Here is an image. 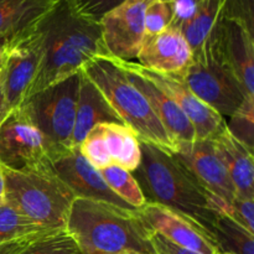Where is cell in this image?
<instances>
[{
    "mask_svg": "<svg viewBox=\"0 0 254 254\" xmlns=\"http://www.w3.org/2000/svg\"><path fill=\"white\" fill-rule=\"evenodd\" d=\"M36 27L42 39L44 59L29 97L78 73L96 57L108 55L99 24L74 14L64 0L41 17Z\"/></svg>",
    "mask_w": 254,
    "mask_h": 254,
    "instance_id": "6da1fadb",
    "label": "cell"
},
{
    "mask_svg": "<svg viewBox=\"0 0 254 254\" xmlns=\"http://www.w3.org/2000/svg\"><path fill=\"white\" fill-rule=\"evenodd\" d=\"M141 160L131 173L146 202L158 203L185 216L212 237L220 213L210 193L174 156L149 143L140 141Z\"/></svg>",
    "mask_w": 254,
    "mask_h": 254,
    "instance_id": "7a4b0ae2",
    "label": "cell"
},
{
    "mask_svg": "<svg viewBox=\"0 0 254 254\" xmlns=\"http://www.w3.org/2000/svg\"><path fill=\"white\" fill-rule=\"evenodd\" d=\"M64 228L83 254H155L136 208L76 197Z\"/></svg>",
    "mask_w": 254,
    "mask_h": 254,
    "instance_id": "3957f363",
    "label": "cell"
},
{
    "mask_svg": "<svg viewBox=\"0 0 254 254\" xmlns=\"http://www.w3.org/2000/svg\"><path fill=\"white\" fill-rule=\"evenodd\" d=\"M82 71L99 88L123 124L134 130L139 140L169 154L175 145L151 109L148 99L129 79L121 61L109 55L89 61Z\"/></svg>",
    "mask_w": 254,
    "mask_h": 254,
    "instance_id": "277c9868",
    "label": "cell"
},
{
    "mask_svg": "<svg viewBox=\"0 0 254 254\" xmlns=\"http://www.w3.org/2000/svg\"><path fill=\"white\" fill-rule=\"evenodd\" d=\"M2 170L5 202L45 231L64 228L74 195L52 165L24 171Z\"/></svg>",
    "mask_w": 254,
    "mask_h": 254,
    "instance_id": "5b68a950",
    "label": "cell"
},
{
    "mask_svg": "<svg viewBox=\"0 0 254 254\" xmlns=\"http://www.w3.org/2000/svg\"><path fill=\"white\" fill-rule=\"evenodd\" d=\"M181 77L201 101L223 118L235 114L248 98H254L246 92L226 61L217 24L201 49L193 52L192 62Z\"/></svg>",
    "mask_w": 254,
    "mask_h": 254,
    "instance_id": "8992f818",
    "label": "cell"
},
{
    "mask_svg": "<svg viewBox=\"0 0 254 254\" xmlns=\"http://www.w3.org/2000/svg\"><path fill=\"white\" fill-rule=\"evenodd\" d=\"M78 86L79 72L36 92L21 103L32 123L46 139L51 161L76 148L72 145V134Z\"/></svg>",
    "mask_w": 254,
    "mask_h": 254,
    "instance_id": "52a82bcc",
    "label": "cell"
},
{
    "mask_svg": "<svg viewBox=\"0 0 254 254\" xmlns=\"http://www.w3.org/2000/svg\"><path fill=\"white\" fill-rule=\"evenodd\" d=\"M49 144L22 104L10 109L0 122V168L24 171L50 165Z\"/></svg>",
    "mask_w": 254,
    "mask_h": 254,
    "instance_id": "ba28073f",
    "label": "cell"
},
{
    "mask_svg": "<svg viewBox=\"0 0 254 254\" xmlns=\"http://www.w3.org/2000/svg\"><path fill=\"white\" fill-rule=\"evenodd\" d=\"M44 59L42 39L36 24L10 37L0 68V91L10 109L24 103Z\"/></svg>",
    "mask_w": 254,
    "mask_h": 254,
    "instance_id": "9c48e42d",
    "label": "cell"
},
{
    "mask_svg": "<svg viewBox=\"0 0 254 254\" xmlns=\"http://www.w3.org/2000/svg\"><path fill=\"white\" fill-rule=\"evenodd\" d=\"M150 1L126 0L102 17V40L109 56L123 61L136 59L145 36L144 17Z\"/></svg>",
    "mask_w": 254,
    "mask_h": 254,
    "instance_id": "30bf717a",
    "label": "cell"
},
{
    "mask_svg": "<svg viewBox=\"0 0 254 254\" xmlns=\"http://www.w3.org/2000/svg\"><path fill=\"white\" fill-rule=\"evenodd\" d=\"M174 156L192 174L197 183L212 196L213 201L223 203L226 207L235 200V186L218 158L212 141L180 143L175 146Z\"/></svg>",
    "mask_w": 254,
    "mask_h": 254,
    "instance_id": "8fae6325",
    "label": "cell"
},
{
    "mask_svg": "<svg viewBox=\"0 0 254 254\" xmlns=\"http://www.w3.org/2000/svg\"><path fill=\"white\" fill-rule=\"evenodd\" d=\"M134 67L180 107L192 124L196 140H211L226 126V119L201 101L181 76L149 71L135 62Z\"/></svg>",
    "mask_w": 254,
    "mask_h": 254,
    "instance_id": "7c38bea8",
    "label": "cell"
},
{
    "mask_svg": "<svg viewBox=\"0 0 254 254\" xmlns=\"http://www.w3.org/2000/svg\"><path fill=\"white\" fill-rule=\"evenodd\" d=\"M136 212L151 232L163 236L179 247L200 254L220 253L213 238L205 230L171 208L145 202L136 208Z\"/></svg>",
    "mask_w": 254,
    "mask_h": 254,
    "instance_id": "4fadbf2b",
    "label": "cell"
},
{
    "mask_svg": "<svg viewBox=\"0 0 254 254\" xmlns=\"http://www.w3.org/2000/svg\"><path fill=\"white\" fill-rule=\"evenodd\" d=\"M51 165L56 175L73 192L74 197L99 200L119 207L133 208L108 188L99 171L82 155L78 146L52 160Z\"/></svg>",
    "mask_w": 254,
    "mask_h": 254,
    "instance_id": "5bb4252c",
    "label": "cell"
},
{
    "mask_svg": "<svg viewBox=\"0 0 254 254\" xmlns=\"http://www.w3.org/2000/svg\"><path fill=\"white\" fill-rule=\"evenodd\" d=\"M192 56V50L180 30L170 25L160 34L144 36L136 60L149 71L183 76Z\"/></svg>",
    "mask_w": 254,
    "mask_h": 254,
    "instance_id": "9a60e30c",
    "label": "cell"
},
{
    "mask_svg": "<svg viewBox=\"0 0 254 254\" xmlns=\"http://www.w3.org/2000/svg\"><path fill=\"white\" fill-rule=\"evenodd\" d=\"M119 61L128 74L129 79L148 99L151 109L163 124L174 145L176 146L180 143H190L196 140L192 124L181 111L180 107L168 94L164 93L160 88L151 83L143 74L139 73L134 67V61H123V60Z\"/></svg>",
    "mask_w": 254,
    "mask_h": 254,
    "instance_id": "2e32d148",
    "label": "cell"
},
{
    "mask_svg": "<svg viewBox=\"0 0 254 254\" xmlns=\"http://www.w3.org/2000/svg\"><path fill=\"white\" fill-rule=\"evenodd\" d=\"M217 30L226 61L246 92L254 97V32L238 20L222 15Z\"/></svg>",
    "mask_w": 254,
    "mask_h": 254,
    "instance_id": "e0dca14e",
    "label": "cell"
},
{
    "mask_svg": "<svg viewBox=\"0 0 254 254\" xmlns=\"http://www.w3.org/2000/svg\"><path fill=\"white\" fill-rule=\"evenodd\" d=\"M236 190V197H254V158L250 150L223 127L211 139Z\"/></svg>",
    "mask_w": 254,
    "mask_h": 254,
    "instance_id": "ac0fdd59",
    "label": "cell"
},
{
    "mask_svg": "<svg viewBox=\"0 0 254 254\" xmlns=\"http://www.w3.org/2000/svg\"><path fill=\"white\" fill-rule=\"evenodd\" d=\"M106 123L123 124V122L98 87L81 69L72 145L78 146L91 129Z\"/></svg>",
    "mask_w": 254,
    "mask_h": 254,
    "instance_id": "d6986e66",
    "label": "cell"
},
{
    "mask_svg": "<svg viewBox=\"0 0 254 254\" xmlns=\"http://www.w3.org/2000/svg\"><path fill=\"white\" fill-rule=\"evenodd\" d=\"M60 0H0V36L10 37L36 24Z\"/></svg>",
    "mask_w": 254,
    "mask_h": 254,
    "instance_id": "ffe728a7",
    "label": "cell"
},
{
    "mask_svg": "<svg viewBox=\"0 0 254 254\" xmlns=\"http://www.w3.org/2000/svg\"><path fill=\"white\" fill-rule=\"evenodd\" d=\"M104 143L112 164L133 173L141 160L140 140L134 130L126 124H102Z\"/></svg>",
    "mask_w": 254,
    "mask_h": 254,
    "instance_id": "44dd1931",
    "label": "cell"
},
{
    "mask_svg": "<svg viewBox=\"0 0 254 254\" xmlns=\"http://www.w3.org/2000/svg\"><path fill=\"white\" fill-rule=\"evenodd\" d=\"M223 0H201L192 16L178 27L193 52L198 51L222 14Z\"/></svg>",
    "mask_w": 254,
    "mask_h": 254,
    "instance_id": "7402d4cb",
    "label": "cell"
},
{
    "mask_svg": "<svg viewBox=\"0 0 254 254\" xmlns=\"http://www.w3.org/2000/svg\"><path fill=\"white\" fill-rule=\"evenodd\" d=\"M212 238L220 253L254 254L253 233L227 215H218L213 226Z\"/></svg>",
    "mask_w": 254,
    "mask_h": 254,
    "instance_id": "603a6c76",
    "label": "cell"
},
{
    "mask_svg": "<svg viewBox=\"0 0 254 254\" xmlns=\"http://www.w3.org/2000/svg\"><path fill=\"white\" fill-rule=\"evenodd\" d=\"M98 171L108 188L127 205L133 208H139L145 205V197L130 171L117 164H111Z\"/></svg>",
    "mask_w": 254,
    "mask_h": 254,
    "instance_id": "cb8c5ba5",
    "label": "cell"
},
{
    "mask_svg": "<svg viewBox=\"0 0 254 254\" xmlns=\"http://www.w3.org/2000/svg\"><path fill=\"white\" fill-rule=\"evenodd\" d=\"M16 254H83L66 228L45 231L35 236Z\"/></svg>",
    "mask_w": 254,
    "mask_h": 254,
    "instance_id": "d4e9b609",
    "label": "cell"
},
{
    "mask_svg": "<svg viewBox=\"0 0 254 254\" xmlns=\"http://www.w3.org/2000/svg\"><path fill=\"white\" fill-rule=\"evenodd\" d=\"M45 232L40 226L10 206L7 202L0 205V245Z\"/></svg>",
    "mask_w": 254,
    "mask_h": 254,
    "instance_id": "484cf974",
    "label": "cell"
},
{
    "mask_svg": "<svg viewBox=\"0 0 254 254\" xmlns=\"http://www.w3.org/2000/svg\"><path fill=\"white\" fill-rule=\"evenodd\" d=\"M228 131L238 141L253 151L254 143V98H248L235 114L226 121Z\"/></svg>",
    "mask_w": 254,
    "mask_h": 254,
    "instance_id": "4316f807",
    "label": "cell"
},
{
    "mask_svg": "<svg viewBox=\"0 0 254 254\" xmlns=\"http://www.w3.org/2000/svg\"><path fill=\"white\" fill-rule=\"evenodd\" d=\"M173 22L171 2L164 0H151L145 10L144 26L145 36H154L168 29Z\"/></svg>",
    "mask_w": 254,
    "mask_h": 254,
    "instance_id": "83f0119b",
    "label": "cell"
},
{
    "mask_svg": "<svg viewBox=\"0 0 254 254\" xmlns=\"http://www.w3.org/2000/svg\"><path fill=\"white\" fill-rule=\"evenodd\" d=\"M78 16L99 24L102 17L126 0H64Z\"/></svg>",
    "mask_w": 254,
    "mask_h": 254,
    "instance_id": "f1b7e54d",
    "label": "cell"
},
{
    "mask_svg": "<svg viewBox=\"0 0 254 254\" xmlns=\"http://www.w3.org/2000/svg\"><path fill=\"white\" fill-rule=\"evenodd\" d=\"M223 215H227L242 227L254 235V202L253 198H238L226 206L222 211Z\"/></svg>",
    "mask_w": 254,
    "mask_h": 254,
    "instance_id": "f546056e",
    "label": "cell"
},
{
    "mask_svg": "<svg viewBox=\"0 0 254 254\" xmlns=\"http://www.w3.org/2000/svg\"><path fill=\"white\" fill-rule=\"evenodd\" d=\"M221 15L227 19L238 20L254 32L253 0H223Z\"/></svg>",
    "mask_w": 254,
    "mask_h": 254,
    "instance_id": "4dcf8cb0",
    "label": "cell"
},
{
    "mask_svg": "<svg viewBox=\"0 0 254 254\" xmlns=\"http://www.w3.org/2000/svg\"><path fill=\"white\" fill-rule=\"evenodd\" d=\"M150 240L155 254H200L192 252L190 250H186V248L179 247V246L174 245L173 242H170V241H168L165 237L158 235V233H153Z\"/></svg>",
    "mask_w": 254,
    "mask_h": 254,
    "instance_id": "1f68e13d",
    "label": "cell"
},
{
    "mask_svg": "<svg viewBox=\"0 0 254 254\" xmlns=\"http://www.w3.org/2000/svg\"><path fill=\"white\" fill-rule=\"evenodd\" d=\"M35 236L22 238V240H19V241H14V242L2 243V245H0V254H16L20 250H22V248H24L25 246H26L27 243L35 237Z\"/></svg>",
    "mask_w": 254,
    "mask_h": 254,
    "instance_id": "d6a6232c",
    "label": "cell"
},
{
    "mask_svg": "<svg viewBox=\"0 0 254 254\" xmlns=\"http://www.w3.org/2000/svg\"><path fill=\"white\" fill-rule=\"evenodd\" d=\"M7 42H9V39H7V37L0 36V68H1L2 62H4L5 59V54H6Z\"/></svg>",
    "mask_w": 254,
    "mask_h": 254,
    "instance_id": "836d02e7",
    "label": "cell"
},
{
    "mask_svg": "<svg viewBox=\"0 0 254 254\" xmlns=\"http://www.w3.org/2000/svg\"><path fill=\"white\" fill-rule=\"evenodd\" d=\"M9 111H10V108L7 107L6 102H5L4 97H2V94H1V91H0V122L4 119V117L6 116V113Z\"/></svg>",
    "mask_w": 254,
    "mask_h": 254,
    "instance_id": "e575fe53",
    "label": "cell"
},
{
    "mask_svg": "<svg viewBox=\"0 0 254 254\" xmlns=\"http://www.w3.org/2000/svg\"><path fill=\"white\" fill-rule=\"evenodd\" d=\"M5 201V186H4V176H2V170L0 168V205Z\"/></svg>",
    "mask_w": 254,
    "mask_h": 254,
    "instance_id": "d590c367",
    "label": "cell"
},
{
    "mask_svg": "<svg viewBox=\"0 0 254 254\" xmlns=\"http://www.w3.org/2000/svg\"><path fill=\"white\" fill-rule=\"evenodd\" d=\"M164 1H168V2H174V1H178V0H164ZM191 1H195V2H200L201 0H191Z\"/></svg>",
    "mask_w": 254,
    "mask_h": 254,
    "instance_id": "8d00e7d4",
    "label": "cell"
},
{
    "mask_svg": "<svg viewBox=\"0 0 254 254\" xmlns=\"http://www.w3.org/2000/svg\"><path fill=\"white\" fill-rule=\"evenodd\" d=\"M218 254H231V253H218Z\"/></svg>",
    "mask_w": 254,
    "mask_h": 254,
    "instance_id": "74e56055",
    "label": "cell"
}]
</instances>
